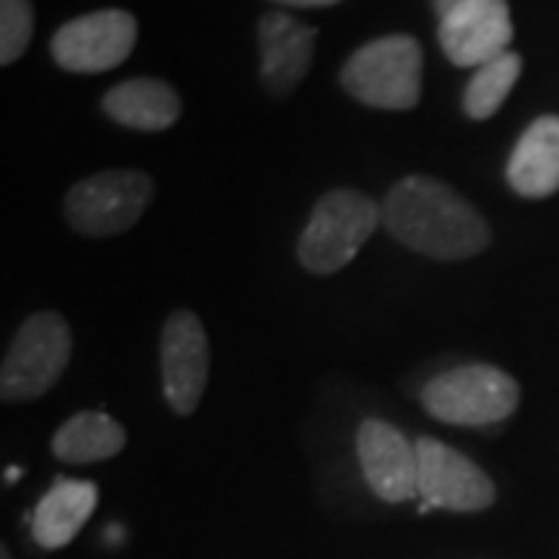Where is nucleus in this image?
<instances>
[{
  "label": "nucleus",
  "instance_id": "12",
  "mask_svg": "<svg viewBox=\"0 0 559 559\" xmlns=\"http://www.w3.org/2000/svg\"><path fill=\"white\" fill-rule=\"evenodd\" d=\"M318 32L286 13H264L259 22L261 84L271 97H289L311 69Z\"/></svg>",
  "mask_w": 559,
  "mask_h": 559
},
{
  "label": "nucleus",
  "instance_id": "15",
  "mask_svg": "<svg viewBox=\"0 0 559 559\" xmlns=\"http://www.w3.org/2000/svg\"><path fill=\"white\" fill-rule=\"evenodd\" d=\"M103 112L134 131H165L180 119V97L159 79H131L103 97Z\"/></svg>",
  "mask_w": 559,
  "mask_h": 559
},
{
  "label": "nucleus",
  "instance_id": "2",
  "mask_svg": "<svg viewBox=\"0 0 559 559\" xmlns=\"http://www.w3.org/2000/svg\"><path fill=\"white\" fill-rule=\"evenodd\" d=\"M342 87L373 109H414L423 94V47L411 35H385L342 66Z\"/></svg>",
  "mask_w": 559,
  "mask_h": 559
},
{
  "label": "nucleus",
  "instance_id": "6",
  "mask_svg": "<svg viewBox=\"0 0 559 559\" xmlns=\"http://www.w3.org/2000/svg\"><path fill=\"white\" fill-rule=\"evenodd\" d=\"M153 197L143 171H100L79 180L66 197V221L87 237H116L134 227Z\"/></svg>",
  "mask_w": 559,
  "mask_h": 559
},
{
  "label": "nucleus",
  "instance_id": "19",
  "mask_svg": "<svg viewBox=\"0 0 559 559\" xmlns=\"http://www.w3.org/2000/svg\"><path fill=\"white\" fill-rule=\"evenodd\" d=\"M277 3H286V7H333L340 0H277Z\"/></svg>",
  "mask_w": 559,
  "mask_h": 559
},
{
  "label": "nucleus",
  "instance_id": "21",
  "mask_svg": "<svg viewBox=\"0 0 559 559\" xmlns=\"http://www.w3.org/2000/svg\"><path fill=\"white\" fill-rule=\"evenodd\" d=\"M3 479L10 481V485H13V481H20L22 479V469H20V466H10V469L3 473Z\"/></svg>",
  "mask_w": 559,
  "mask_h": 559
},
{
  "label": "nucleus",
  "instance_id": "5",
  "mask_svg": "<svg viewBox=\"0 0 559 559\" xmlns=\"http://www.w3.org/2000/svg\"><path fill=\"white\" fill-rule=\"evenodd\" d=\"M72 352L69 323L53 314H32L16 330L0 367V395L3 401H32L53 389Z\"/></svg>",
  "mask_w": 559,
  "mask_h": 559
},
{
  "label": "nucleus",
  "instance_id": "23",
  "mask_svg": "<svg viewBox=\"0 0 559 559\" xmlns=\"http://www.w3.org/2000/svg\"><path fill=\"white\" fill-rule=\"evenodd\" d=\"M0 559H10V554H7V550H3V554H0Z\"/></svg>",
  "mask_w": 559,
  "mask_h": 559
},
{
  "label": "nucleus",
  "instance_id": "22",
  "mask_svg": "<svg viewBox=\"0 0 559 559\" xmlns=\"http://www.w3.org/2000/svg\"><path fill=\"white\" fill-rule=\"evenodd\" d=\"M106 540H121V528H109V532H106Z\"/></svg>",
  "mask_w": 559,
  "mask_h": 559
},
{
  "label": "nucleus",
  "instance_id": "4",
  "mask_svg": "<svg viewBox=\"0 0 559 559\" xmlns=\"http://www.w3.org/2000/svg\"><path fill=\"white\" fill-rule=\"evenodd\" d=\"M423 407L451 426H495L520 404V385L491 364H463L423 385Z\"/></svg>",
  "mask_w": 559,
  "mask_h": 559
},
{
  "label": "nucleus",
  "instance_id": "18",
  "mask_svg": "<svg viewBox=\"0 0 559 559\" xmlns=\"http://www.w3.org/2000/svg\"><path fill=\"white\" fill-rule=\"evenodd\" d=\"M35 35L32 0H0V62L13 66Z\"/></svg>",
  "mask_w": 559,
  "mask_h": 559
},
{
  "label": "nucleus",
  "instance_id": "20",
  "mask_svg": "<svg viewBox=\"0 0 559 559\" xmlns=\"http://www.w3.org/2000/svg\"><path fill=\"white\" fill-rule=\"evenodd\" d=\"M460 3H466V0H436V13H439V16H448L451 10H457Z\"/></svg>",
  "mask_w": 559,
  "mask_h": 559
},
{
  "label": "nucleus",
  "instance_id": "3",
  "mask_svg": "<svg viewBox=\"0 0 559 559\" xmlns=\"http://www.w3.org/2000/svg\"><path fill=\"white\" fill-rule=\"evenodd\" d=\"M382 224V205L358 190H333L314 205L301 230L299 261L311 274H336Z\"/></svg>",
  "mask_w": 559,
  "mask_h": 559
},
{
  "label": "nucleus",
  "instance_id": "8",
  "mask_svg": "<svg viewBox=\"0 0 559 559\" xmlns=\"http://www.w3.org/2000/svg\"><path fill=\"white\" fill-rule=\"evenodd\" d=\"M419 463V513L439 510H457V513H476L495 503V485L469 457L448 448L444 441L417 439Z\"/></svg>",
  "mask_w": 559,
  "mask_h": 559
},
{
  "label": "nucleus",
  "instance_id": "16",
  "mask_svg": "<svg viewBox=\"0 0 559 559\" xmlns=\"http://www.w3.org/2000/svg\"><path fill=\"white\" fill-rule=\"evenodd\" d=\"M124 448V429L119 419L106 417L100 411L75 414L62 423L53 436V454L62 463H100L119 454Z\"/></svg>",
  "mask_w": 559,
  "mask_h": 559
},
{
  "label": "nucleus",
  "instance_id": "14",
  "mask_svg": "<svg viewBox=\"0 0 559 559\" xmlns=\"http://www.w3.org/2000/svg\"><path fill=\"white\" fill-rule=\"evenodd\" d=\"M97 507V485L94 481L60 479L38 500L32 513V535L44 550H60L81 532Z\"/></svg>",
  "mask_w": 559,
  "mask_h": 559
},
{
  "label": "nucleus",
  "instance_id": "10",
  "mask_svg": "<svg viewBox=\"0 0 559 559\" xmlns=\"http://www.w3.org/2000/svg\"><path fill=\"white\" fill-rule=\"evenodd\" d=\"M162 385L171 411L193 414L209 382V336L197 314L175 311L162 326Z\"/></svg>",
  "mask_w": 559,
  "mask_h": 559
},
{
  "label": "nucleus",
  "instance_id": "11",
  "mask_svg": "<svg viewBox=\"0 0 559 559\" xmlns=\"http://www.w3.org/2000/svg\"><path fill=\"white\" fill-rule=\"evenodd\" d=\"M358 457L373 495L389 503L419 498L417 444L385 419H364L358 429Z\"/></svg>",
  "mask_w": 559,
  "mask_h": 559
},
{
  "label": "nucleus",
  "instance_id": "7",
  "mask_svg": "<svg viewBox=\"0 0 559 559\" xmlns=\"http://www.w3.org/2000/svg\"><path fill=\"white\" fill-rule=\"evenodd\" d=\"M138 44V20L128 10H97L66 22L53 35V60L66 72H109L131 57Z\"/></svg>",
  "mask_w": 559,
  "mask_h": 559
},
{
  "label": "nucleus",
  "instance_id": "1",
  "mask_svg": "<svg viewBox=\"0 0 559 559\" xmlns=\"http://www.w3.org/2000/svg\"><path fill=\"white\" fill-rule=\"evenodd\" d=\"M382 224L401 246L439 261L473 259L491 242L479 212L457 190L426 175H411L389 190Z\"/></svg>",
  "mask_w": 559,
  "mask_h": 559
},
{
  "label": "nucleus",
  "instance_id": "9",
  "mask_svg": "<svg viewBox=\"0 0 559 559\" xmlns=\"http://www.w3.org/2000/svg\"><path fill=\"white\" fill-rule=\"evenodd\" d=\"M439 44L444 57L463 66L479 69L485 62L510 53L513 44V16L507 0H466L448 16H441Z\"/></svg>",
  "mask_w": 559,
  "mask_h": 559
},
{
  "label": "nucleus",
  "instance_id": "13",
  "mask_svg": "<svg viewBox=\"0 0 559 559\" xmlns=\"http://www.w3.org/2000/svg\"><path fill=\"white\" fill-rule=\"evenodd\" d=\"M507 180L525 200H544L559 190V116L535 119L507 162Z\"/></svg>",
  "mask_w": 559,
  "mask_h": 559
},
{
  "label": "nucleus",
  "instance_id": "17",
  "mask_svg": "<svg viewBox=\"0 0 559 559\" xmlns=\"http://www.w3.org/2000/svg\"><path fill=\"white\" fill-rule=\"evenodd\" d=\"M522 72L520 53H503L498 60L485 62L476 69V75L469 79L466 91H463V109L466 116L476 121L491 119L498 112L503 100L510 97V91L516 87Z\"/></svg>",
  "mask_w": 559,
  "mask_h": 559
}]
</instances>
